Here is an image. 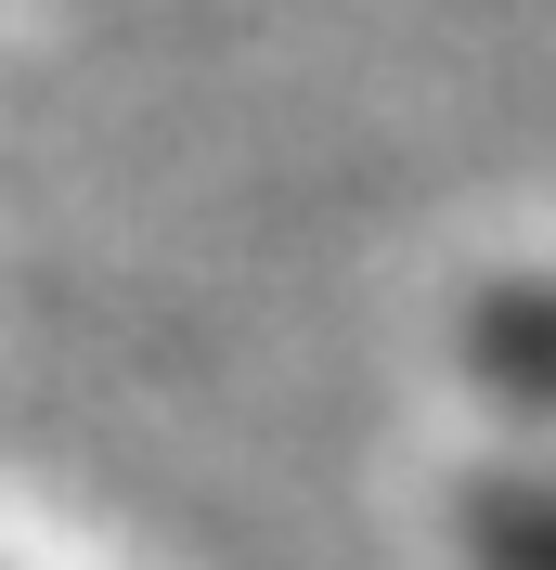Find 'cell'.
I'll return each instance as SVG.
<instances>
[{"instance_id":"cell-1","label":"cell","mask_w":556,"mask_h":570,"mask_svg":"<svg viewBox=\"0 0 556 570\" xmlns=\"http://www.w3.org/2000/svg\"><path fill=\"white\" fill-rule=\"evenodd\" d=\"M466 376H492L530 428H556V285H492L466 312Z\"/></svg>"},{"instance_id":"cell-2","label":"cell","mask_w":556,"mask_h":570,"mask_svg":"<svg viewBox=\"0 0 556 570\" xmlns=\"http://www.w3.org/2000/svg\"><path fill=\"white\" fill-rule=\"evenodd\" d=\"M466 570H556V466H505L466 493Z\"/></svg>"}]
</instances>
